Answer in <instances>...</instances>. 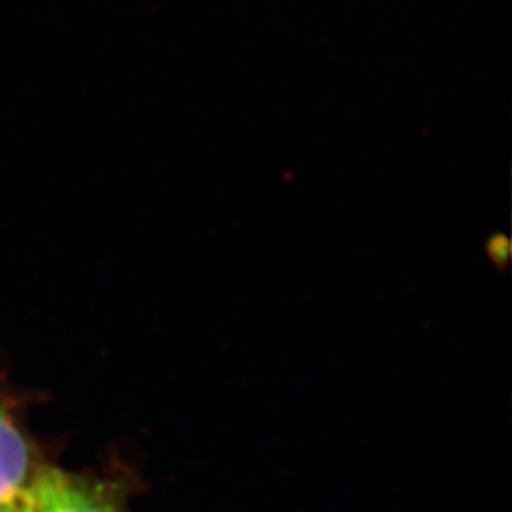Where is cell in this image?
Instances as JSON below:
<instances>
[{
	"instance_id": "obj_1",
	"label": "cell",
	"mask_w": 512,
	"mask_h": 512,
	"mask_svg": "<svg viewBox=\"0 0 512 512\" xmlns=\"http://www.w3.org/2000/svg\"><path fill=\"white\" fill-rule=\"evenodd\" d=\"M25 495L33 512H129L114 486L57 467L38 469Z\"/></svg>"
},
{
	"instance_id": "obj_2",
	"label": "cell",
	"mask_w": 512,
	"mask_h": 512,
	"mask_svg": "<svg viewBox=\"0 0 512 512\" xmlns=\"http://www.w3.org/2000/svg\"><path fill=\"white\" fill-rule=\"evenodd\" d=\"M31 476V448L0 403V503L23 494Z\"/></svg>"
},
{
	"instance_id": "obj_3",
	"label": "cell",
	"mask_w": 512,
	"mask_h": 512,
	"mask_svg": "<svg viewBox=\"0 0 512 512\" xmlns=\"http://www.w3.org/2000/svg\"><path fill=\"white\" fill-rule=\"evenodd\" d=\"M0 512H33V509H31V503H29L27 495L23 492V494H19L18 497H14L10 501L0 503Z\"/></svg>"
}]
</instances>
